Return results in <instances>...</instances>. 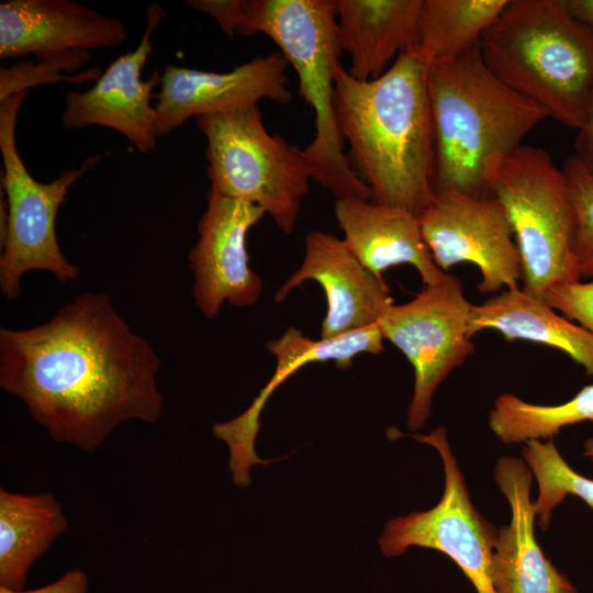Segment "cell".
<instances>
[{"label":"cell","instance_id":"cell-1","mask_svg":"<svg viewBox=\"0 0 593 593\" xmlns=\"http://www.w3.org/2000/svg\"><path fill=\"white\" fill-rule=\"evenodd\" d=\"M160 360L107 293H82L47 322L0 328V387L51 438L94 451L122 423H156Z\"/></svg>","mask_w":593,"mask_h":593},{"label":"cell","instance_id":"cell-2","mask_svg":"<svg viewBox=\"0 0 593 593\" xmlns=\"http://www.w3.org/2000/svg\"><path fill=\"white\" fill-rule=\"evenodd\" d=\"M427 65L415 48L380 77L358 80L338 66L335 112L348 164L374 202L419 214L434 197L435 135Z\"/></svg>","mask_w":593,"mask_h":593},{"label":"cell","instance_id":"cell-3","mask_svg":"<svg viewBox=\"0 0 593 593\" xmlns=\"http://www.w3.org/2000/svg\"><path fill=\"white\" fill-rule=\"evenodd\" d=\"M427 89L435 135L434 193L489 194L491 161L515 152L547 118L494 76L480 44L428 65Z\"/></svg>","mask_w":593,"mask_h":593},{"label":"cell","instance_id":"cell-4","mask_svg":"<svg viewBox=\"0 0 593 593\" xmlns=\"http://www.w3.org/2000/svg\"><path fill=\"white\" fill-rule=\"evenodd\" d=\"M480 51L504 85L579 130L593 89V36L562 0H508Z\"/></svg>","mask_w":593,"mask_h":593},{"label":"cell","instance_id":"cell-5","mask_svg":"<svg viewBox=\"0 0 593 593\" xmlns=\"http://www.w3.org/2000/svg\"><path fill=\"white\" fill-rule=\"evenodd\" d=\"M262 33L280 48L299 77V92L314 112L315 133L302 149L311 179L336 200H371L369 187L350 168L335 112L340 65L335 0H240L235 34Z\"/></svg>","mask_w":593,"mask_h":593},{"label":"cell","instance_id":"cell-6","mask_svg":"<svg viewBox=\"0 0 593 593\" xmlns=\"http://www.w3.org/2000/svg\"><path fill=\"white\" fill-rule=\"evenodd\" d=\"M486 184L511 222L522 289L541 299L555 284L581 280L573 254L574 210L566 176L550 155L522 145L491 161Z\"/></svg>","mask_w":593,"mask_h":593},{"label":"cell","instance_id":"cell-7","mask_svg":"<svg viewBox=\"0 0 593 593\" xmlns=\"http://www.w3.org/2000/svg\"><path fill=\"white\" fill-rule=\"evenodd\" d=\"M212 189L248 201L291 234L311 175L302 149L267 132L257 104L194 118Z\"/></svg>","mask_w":593,"mask_h":593},{"label":"cell","instance_id":"cell-8","mask_svg":"<svg viewBox=\"0 0 593 593\" xmlns=\"http://www.w3.org/2000/svg\"><path fill=\"white\" fill-rule=\"evenodd\" d=\"M27 93L0 101L1 186L7 203L5 226L0 232V289L8 300L21 295V279L29 271H49L60 282L78 278L80 268L59 247L56 219L69 188L100 159L99 155L90 156L80 167L61 171L51 182L34 179L15 142L16 118Z\"/></svg>","mask_w":593,"mask_h":593},{"label":"cell","instance_id":"cell-9","mask_svg":"<svg viewBox=\"0 0 593 593\" xmlns=\"http://www.w3.org/2000/svg\"><path fill=\"white\" fill-rule=\"evenodd\" d=\"M470 303L459 279L446 273L412 300L391 304L378 325L414 368L407 426L417 430L430 416L433 395L452 370L474 351Z\"/></svg>","mask_w":593,"mask_h":593},{"label":"cell","instance_id":"cell-10","mask_svg":"<svg viewBox=\"0 0 593 593\" xmlns=\"http://www.w3.org/2000/svg\"><path fill=\"white\" fill-rule=\"evenodd\" d=\"M414 438L439 454L445 474L444 493L427 511L390 519L379 539L382 552L387 557L400 556L413 546L438 550L461 569L478 593H496L491 562L497 529L473 505L447 430L439 426Z\"/></svg>","mask_w":593,"mask_h":593},{"label":"cell","instance_id":"cell-11","mask_svg":"<svg viewBox=\"0 0 593 593\" xmlns=\"http://www.w3.org/2000/svg\"><path fill=\"white\" fill-rule=\"evenodd\" d=\"M421 230L437 267L470 262L481 273L478 290L494 293L518 287L522 259L503 204L491 193L435 192L418 214Z\"/></svg>","mask_w":593,"mask_h":593},{"label":"cell","instance_id":"cell-12","mask_svg":"<svg viewBox=\"0 0 593 593\" xmlns=\"http://www.w3.org/2000/svg\"><path fill=\"white\" fill-rule=\"evenodd\" d=\"M206 202L198 223L199 238L188 260L194 277V304L203 316L214 318L225 301L238 307L250 306L262 293V279L249 266L246 237L266 213L212 188Z\"/></svg>","mask_w":593,"mask_h":593},{"label":"cell","instance_id":"cell-13","mask_svg":"<svg viewBox=\"0 0 593 593\" xmlns=\"http://www.w3.org/2000/svg\"><path fill=\"white\" fill-rule=\"evenodd\" d=\"M146 13V27L135 49L114 59L88 90L66 93L64 128L101 125L120 132L142 154L156 147V111L152 98L160 83V74L155 71L147 80H142L141 75L153 53L152 35L165 11L158 3H150Z\"/></svg>","mask_w":593,"mask_h":593},{"label":"cell","instance_id":"cell-14","mask_svg":"<svg viewBox=\"0 0 593 593\" xmlns=\"http://www.w3.org/2000/svg\"><path fill=\"white\" fill-rule=\"evenodd\" d=\"M288 66L281 53L257 56L226 72L167 64L156 96L157 137L167 135L190 118L255 105L262 99L290 103Z\"/></svg>","mask_w":593,"mask_h":593},{"label":"cell","instance_id":"cell-15","mask_svg":"<svg viewBox=\"0 0 593 593\" xmlns=\"http://www.w3.org/2000/svg\"><path fill=\"white\" fill-rule=\"evenodd\" d=\"M307 280L320 283L325 292L323 339L377 325L393 303L383 277L367 269L343 239L326 232L312 231L305 236L302 264L276 292V303Z\"/></svg>","mask_w":593,"mask_h":593},{"label":"cell","instance_id":"cell-16","mask_svg":"<svg viewBox=\"0 0 593 593\" xmlns=\"http://www.w3.org/2000/svg\"><path fill=\"white\" fill-rule=\"evenodd\" d=\"M383 340L378 324L326 339H312L291 326L279 338L268 340L267 349L277 361L271 379L244 413L213 426L214 436L228 447V468L233 481L240 485L248 484L251 481L250 468L270 462L257 456L255 439L260 428L262 409L281 383L312 362L333 361L337 368L346 369L360 354L382 353Z\"/></svg>","mask_w":593,"mask_h":593},{"label":"cell","instance_id":"cell-17","mask_svg":"<svg viewBox=\"0 0 593 593\" xmlns=\"http://www.w3.org/2000/svg\"><path fill=\"white\" fill-rule=\"evenodd\" d=\"M123 23L69 0H5L0 3V58L53 57L74 51L115 48Z\"/></svg>","mask_w":593,"mask_h":593},{"label":"cell","instance_id":"cell-18","mask_svg":"<svg viewBox=\"0 0 593 593\" xmlns=\"http://www.w3.org/2000/svg\"><path fill=\"white\" fill-rule=\"evenodd\" d=\"M493 477L511 507L510 524L497 529L492 555L491 573L496 593H578L537 544L536 512L530 497L533 473L524 459L500 458Z\"/></svg>","mask_w":593,"mask_h":593},{"label":"cell","instance_id":"cell-19","mask_svg":"<svg viewBox=\"0 0 593 593\" xmlns=\"http://www.w3.org/2000/svg\"><path fill=\"white\" fill-rule=\"evenodd\" d=\"M335 217L346 246L370 271L381 276L390 267L407 264L424 286L447 273L435 264L424 240L418 215L359 198L336 200Z\"/></svg>","mask_w":593,"mask_h":593},{"label":"cell","instance_id":"cell-20","mask_svg":"<svg viewBox=\"0 0 593 593\" xmlns=\"http://www.w3.org/2000/svg\"><path fill=\"white\" fill-rule=\"evenodd\" d=\"M423 0H335L339 44L358 80L383 75L418 45Z\"/></svg>","mask_w":593,"mask_h":593},{"label":"cell","instance_id":"cell-21","mask_svg":"<svg viewBox=\"0 0 593 593\" xmlns=\"http://www.w3.org/2000/svg\"><path fill=\"white\" fill-rule=\"evenodd\" d=\"M469 329L472 336L492 329L508 342L528 340L550 346L567 354L593 376V335L519 287L472 304Z\"/></svg>","mask_w":593,"mask_h":593},{"label":"cell","instance_id":"cell-22","mask_svg":"<svg viewBox=\"0 0 593 593\" xmlns=\"http://www.w3.org/2000/svg\"><path fill=\"white\" fill-rule=\"evenodd\" d=\"M68 528L56 497L0 488V588L22 590L34 562Z\"/></svg>","mask_w":593,"mask_h":593},{"label":"cell","instance_id":"cell-23","mask_svg":"<svg viewBox=\"0 0 593 593\" xmlns=\"http://www.w3.org/2000/svg\"><path fill=\"white\" fill-rule=\"evenodd\" d=\"M508 0H423L418 57L428 66L480 44Z\"/></svg>","mask_w":593,"mask_h":593},{"label":"cell","instance_id":"cell-24","mask_svg":"<svg viewBox=\"0 0 593 593\" xmlns=\"http://www.w3.org/2000/svg\"><path fill=\"white\" fill-rule=\"evenodd\" d=\"M593 421V384L557 405L534 404L503 393L489 414V427L504 444L551 439L563 427Z\"/></svg>","mask_w":593,"mask_h":593},{"label":"cell","instance_id":"cell-25","mask_svg":"<svg viewBox=\"0 0 593 593\" xmlns=\"http://www.w3.org/2000/svg\"><path fill=\"white\" fill-rule=\"evenodd\" d=\"M522 456L538 484L534 501L538 526L548 528L552 512L568 495L578 496L593 508V479L574 471L558 451L552 438L528 440Z\"/></svg>","mask_w":593,"mask_h":593},{"label":"cell","instance_id":"cell-26","mask_svg":"<svg viewBox=\"0 0 593 593\" xmlns=\"http://www.w3.org/2000/svg\"><path fill=\"white\" fill-rule=\"evenodd\" d=\"M88 51H74L61 55L20 61L0 68V101L40 85L58 81L80 82L97 80L99 68L72 75L89 60Z\"/></svg>","mask_w":593,"mask_h":593},{"label":"cell","instance_id":"cell-27","mask_svg":"<svg viewBox=\"0 0 593 593\" xmlns=\"http://www.w3.org/2000/svg\"><path fill=\"white\" fill-rule=\"evenodd\" d=\"M574 210L573 254L582 278H593V177L571 155L562 169Z\"/></svg>","mask_w":593,"mask_h":593},{"label":"cell","instance_id":"cell-28","mask_svg":"<svg viewBox=\"0 0 593 593\" xmlns=\"http://www.w3.org/2000/svg\"><path fill=\"white\" fill-rule=\"evenodd\" d=\"M541 300L593 335V280L555 284Z\"/></svg>","mask_w":593,"mask_h":593},{"label":"cell","instance_id":"cell-29","mask_svg":"<svg viewBox=\"0 0 593 593\" xmlns=\"http://www.w3.org/2000/svg\"><path fill=\"white\" fill-rule=\"evenodd\" d=\"M187 4L212 16L230 37L235 34L240 0H189Z\"/></svg>","mask_w":593,"mask_h":593},{"label":"cell","instance_id":"cell-30","mask_svg":"<svg viewBox=\"0 0 593 593\" xmlns=\"http://www.w3.org/2000/svg\"><path fill=\"white\" fill-rule=\"evenodd\" d=\"M89 579L85 570L71 569L59 579L31 590H8L0 588V593H88Z\"/></svg>","mask_w":593,"mask_h":593},{"label":"cell","instance_id":"cell-31","mask_svg":"<svg viewBox=\"0 0 593 593\" xmlns=\"http://www.w3.org/2000/svg\"><path fill=\"white\" fill-rule=\"evenodd\" d=\"M574 150L581 164L593 177V89L583 125L578 130Z\"/></svg>","mask_w":593,"mask_h":593},{"label":"cell","instance_id":"cell-32","mask_svg":"<svg viewBox=\"0 0 593 593\" xmlns=\"http://www.w3.org/2000/svg\"><path fill=\"white\" fill-rule=\"evenodd\" d=\"M562 3L593 36V0H562Z\"/></svg>","mask_w":593,"mask_h":593},{"label":"cell","instance_id":"cell-33","mask_svg":"<svg viewBox=\"0 0 593 593\" xmlns=\"http://www.w3.org/2000/svg\"><path fill=\"white\" fill-rule=\"evenodd\" d=\"M583 456H584V457H588V458L593 462V437H592V438H589V439L584 443V452H583Z\"/></svg>","mask_w":593,"mask_h":593}]
</instances>
